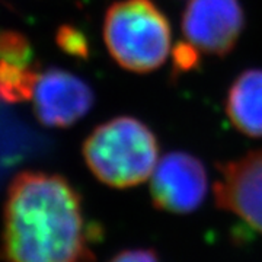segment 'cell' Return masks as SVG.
Segmentation results:
<instances>
[{
  "instance_id": "6da1fadb",
  "label": "cell",
  "mask_w": 262,
  "mask_h": 262,
  "mask_svg": "<svg viewBox=\"0 0 262 262\" xmlns=\"http://www.w3.org/2000/svg\"><path fill=\"white\" fill-rule=\"evenodd\" d=\"M98 234L84 219L79 191L63 175L24 170L12 179L0 262H95Z\"/></svg>"
},
{
  "instance_id": "7a4b0ae2",
  "label": "cell",
  "mask_w": 262,
  "mask_h": 262,
  "mask_svg": "<svg viewBox=\"0 0 262 262\" xmlns=\"http://www.w3.org/2000/svg\"><path fill=\"white\" fill-rule=\"evenodd\" d=\"M82 155L95 178L108 187L125 189L140 185L153 173L159 141L149 125L122 115L98 125L86 137Z\"/></svg>"
},
{
  "instance_id": "3957f363",
  "label": "cell",
  "mask_w": 262,
  "mask_h": 262,
  "mask_svg": "<svg viewBox=\"0 0 262 262\" xmlns=\"http://www.w3.org/2000/svg\"><path fill=\"white\" fill-rule=\"evenodd\" d=\"M103 41L124 70L150 73L168 58L170 22L153 0H120L105 13Z\"/></svg>"
},
{
  "instance_id": "277c9868",
  "label": "cell",
  "mask_w": 262,
  "mask_h": 262,
  "mask_svg": "<svg viewBox=\"0 0 262 262\" xmlns=\"http://www.w3.org/2000/svg\"><path fill=\"white\" fill-rule=\"evenodd\" d=\"M208 175L204 163L188 151H169L150 179L151 203L160 211L189 214L206 201Z\"/></svg>"
},
{
  "instance_id": "5b68a950",
  "label": "cell",
  "mask_w": 262,
  "mask_h": 262,
  "mask_svg": "<svg viewBox=\"0 0 262 262\" xmlns=\"http://www.w3.org/2000/svg\"><path fill=\"white\" fill-rule=\"evenodd\" d=\"M181 27L189 44L210 56L232 53L245 28L241 0H191Z\"/></svg>"
},
{
  "instance_id": "8992f818",
  "label": "cell",
  "mask_w": 262,
  "mask_h": 262,
  "mask_svg": "<svg viewBox=\"0 0 262 262\" xmlns=\"http://www.w3.org/2000/svg\"><path fill=\"white\" fill-rule=\"evenodd\" d=\"M34 113L50 128H67L94 108V89L73 73L51 67L39 73L34 89Z\"/></svg>"
},
{
  "instance_id": "52a82bcc",
  "label": "cell",
  "mask_w": 262,
  "mask_h": 262,
  "mask_svg": "<svg viewBox=\"0 0 262 262\" xmlns=\"http://www.w3.org/2000/svg\"><path fill=\"white\" fill-rule=\"evenodd\" d=\"M214 203L262 233V149L217 163Z\"/></svg>"
},
{
  "instance_id": "ba28073f",
  "label": "cell",
  "mask_w": 262,
  "mask_h": 262,
  "mask_svg": "<svg viewBox=\"0 0 262 262\" xmlns=\"http://www.w3.org/2000/svg\"><path fill=\"white\" fill-rule=\"evenodd\" d=\"M226 114L242 134L262 137V69H248L234 79L226 96Z\"/></svg>"
},
{
  "instance_id": "9c48e42d",
  "label": "cell",
  "mask_w": 262,
  "mask_h": 262,
  "mask_svg": "<svg viewBox=\"0 0 262 262\" xmlns=\"http://www.w3.org/2000/svg\"><path fill=\"white\" fill-rule=\"evenodd\" d=\"M37 70L0 60V102L20 103L29 101L38 80Z\"/></svg>"
},
{
  "instance_id": "30bf717a",
  "label": "cell",
  "mask_w": 262,
  "mask_h": 262,
  "mask_svg": "<svg viewBox=\"0 0 262 262\" xmlns=\"http://www.w3.org/2000/svg\"><path fill=\"white\" fill-rule=\"evenodd\" d=\"M0 60L29 67L34 60V48L28 37L15 29H0Z\"/></svg>"
},
{
  "instance_id": "8fae6325",
  "label": "cell",
  "mask_w": 262,
  "mask_h": 262,
  "mask_svg": "<svg viewBox=\"0 0 262 262\" xmlns=\"http://www.w3.org/2000/svg\"><path fill=\"white\" fill-rule=\"evenodd\" d=\"M56 44L67 56L75 57L79 60H88L91 57L89 41L83 31L75 25H60L56 31Z\"/></svg>"
},
{
  "instance_id": "7c38bea8",
  "label": "cell",
  "mask_w": 262,
  "mask_h": 262,
  "mask_svg": "<svg viewBox=\"0 0 262 262\" xmlns=\"http://www.w3.org/2000/svg\"><path fill=\"white\" fill-rule=\"evenodd\" d=\"M172 57H173V60H172L173 61V75L198 70L200 63H201L200 51L188 41L178 42L172 51Z\"/></svg>"
},
{
  "instance_id": "4fadbf2b",
  "label": "cell",
  "mask_w": 262,
  "mask_h": 262,
  "mask_svg": "<svg viewBox=\"0 0 262 262\" xmlns=\"http://www.w3.org/2000/svg\"><path fill=\"white\" fill-rule=\"evenodd\" d=\"M108 262H159V256L155 249H144V248H136V249H124Z\"/></svg>"
}]
</instances>
